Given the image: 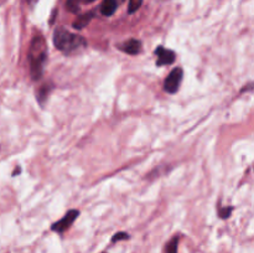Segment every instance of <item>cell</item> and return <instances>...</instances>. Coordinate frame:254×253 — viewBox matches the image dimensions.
I'll return each mask as SVG.
<instances>
[{"label": "cell", "instance_id": "6da1fadb", "mask_svg": "<svg viewBox=\"0 0 254 253\" xmlns=\"http://www.w3.org/2000/svg\"><path fill=\"white\" fill-rule=\"evenodd\" d=\"M47 60V45L41 35L34 36L29 50L30 70L33 79H39L43 74V66Z\"/></svg>", "mask_w": 254, "mask_h": 253}, {"label": "cell", "instance_id": "7a4b0ae2", "mask_svg": "<svg viewBox=\"0 0 254 253\" xmlns=\"http://www.w3.org/2000/svg\"><path fill=\"white\" fill-rule=\"evenodd\" d=\"M54 44L65 55H73L83 50L87 46V41L82 36L70 33L63 27H59L54 34Z\"/></svg>", "mask_w": 254, "mask_h": 253}, {"label": "cell", "instance_id": "3957f363", "mask_svg": "<svg viewBox=\"0 0 254 253\" xmlns=\"http://www.w3.org/2000/svg\"><path fill=\"white\" fill-rule=\"evenodd\" d=\"M182 77H184V71L182 68L177 67L174 68L173 71L170 72V75L168 76V78L164 82V90L168 93H176L177 92L178 87H180V83L182 81Z\"/></svg>", "mask_w": 254, "mask_h": 253}, {"label": "cell", "instance_id": "277c9868", "mask_svg": "<svg viewBox=\"0 0 254 253\" xmlns=\"http://www.w3.org/2000/svg\"><path fill=\"white\" fill-rule=\"evenodd\" d=\"M78 215H79V213L77 211V210H71V211H68V213L66 214V215L63 216V217L61 218L59 222H56L52 225V227H51L52 231L59 232V234L65 232L66 230L70 229L71 225L76 221V218L78 217Z\"/></svg>", "mask_w": 254, "mask_h": 253}, {"label": "cell", "instance_id": "5b68a950", "mask_svg": "<svg viewBox=\"0 0 254 253\" xmlns=\"http://www.w3.org/2000/svg\"><path fill=\"white\" fill-rule=\"evenodd\" d=\"M155 54L157 55V66H162V65H171V63L175 61V54L170 50H166L165 47L159 46L155 51Z\"/></svg>", "mask_w": 254, "mask_h": 253}, {"label": "cell", "instance_id": "8992f818", "mask_svg": "<svg viewBox=\"0 0 254 253\" xmlns=\"http://www.w3.org/2000/svg\"><path fill=\"white\" fill-rule=\"evenodd\" d=\"M120 50L127 52L128 55H138L141 50V42L138 40H129L120 46Z\"/></svg>", "mask_w": 254, "mask_h": 253}, {"label": "cell", "instance_id": "52a82bcc", "mask_svg": "<svg viewBox=\"0 0 254 253\" xmlns=\"http://www.w3.org/2000/svg\"><path fill=\"white\" fill-rule=\"evenodd\" d=\"M93 17H95V14H93L92 11H91V13L83 14V15L78 17L76 20H75V21H73L72 26L75 27V29H78V30H81V29L86 27L87 25L91 22V20L93 19Z\"/></svg>", "mask_w": 254, "mask_h": 253}, {"label": "cell", "instance_id": "ba28073f", "mask_svg": "<svg viewBox=\"0 0 254 253\" xmlns=\"http://www.w3.org/2000/svg\"><path fill=\"white\" fill-rule=\"evenodd\" d=\"M117 0H103L102 5H100V13L104 17H111L116 13L117 10Z\"/></svg>", "mask_w": 254, "mask_h": 253}, {"label": "cell", "instance_id": "9c48e42d", "mask_svg": "<svg viewBox=\"0 0 254 253\" xmlns=\"http://www.w3.org/2000/svg\"><path fill=\"white\" fill-rule=\"evenodd\" d=\"M51 91H52V87L50 86V84H43L42 87L39 90L38 99H39V102H40V104H43V101H46Z\"/></svg>", "mask_w": 254, "mask_h": 253}, {"label": "cell", "instance_id": "30bf717a", "mask_svg": "<svg viewBox=\"0 0 254 253\" xmlns=\"http://www.w3.org/2000/svg\"><path fill=\"white\" fill-rule=\"evenodd\" d=\"M81 1L82 0H67V1H66V8H67L68 11H71V13L73 14L78 13Z\"/></svg>", "mask_w": 254, "mask_h": 253}, {"label": "cell", "instance_id": "8fae6325", "mask_svg": "<svg viewBox=\"0 0 254 253\" xmlns=\"http://www.w3.org/2000/svg\"><path fill=\"white\" fill-rule=\"evenodd\" d=\"M141 4H143V0H129V6H128L129 14L136 13V11L140 8Z\"/></svg>", "mask_w": 254, "mask_h": 253}, {"label": "cell", "instance_id": "7c38bea8", "mask_svg": "<svg viewBox=\"0 0 254 253\" xmlns=\"http://www.w3.org/2000/svg\"><path fill=\"white\" fill-rule=\"evenodd\" d=\"M177 245H178V238L175 237L171 240V242L168 245V248H166V252L168 253H177Z\"/></svg>", "mask_w": 254, "mask_h": 253}, {"label": "cell", "instance_id": "4fadbf2b", "mask_svg": "<svg viewBox=\"0 0 254 253\" xmlns=\"http://www.w3.org/2000/svg\"><path fill=\"white\" fill-rule=\"evenodd\" d=\"M232 207H223V209L219 210V217L221 218H228L232 213Z\"/></svg>", "mask_w": 254, "mask_h": 253}, {"label": "cell", "instance_id": "5bb4252c", "mask_svg": "<svg viewBox=\"0 0 254 253\" xmlns=\"http://www.w3.org/2000/svg\"><path fill=\"white\" fill-rule=\"evenodd\" d=\"M128 237L129 236H128L125 232H119V234H117L116 236L112 238V242H117V241H119V240H127Z\"/></svg>", "mask_w": 254, "mask_h": 253}, {"label": "cell", "instance_id": "9a60e30c", "mask_svg": "<svg viewBox=\"0 0 254 253\" xmlns=\"http://www.w3.org/2000/svg\"><path fill=\"white\" fill-rule=\"evenodd\" d=\"M38 1H39V0H27V3H29L31 6L35 5V4L38 3Z\"/></svg>", "mask_w": 254, "mask_h": 253}, {"label": "cell", "instance_id": "2e32d148", "mask_svg": "<svg viewBox=\"0 0 254 253\" xmlns=\"http://www.w3.org/2000/svg\"><path fill=\"white\" fill-rule=\"evenodd\" d=\"M82 1H84V3L89 4V3H93V1H96V0H82Z\"/></svg>", "mask_w": 254, "mask_h": 253}]
</instances>
